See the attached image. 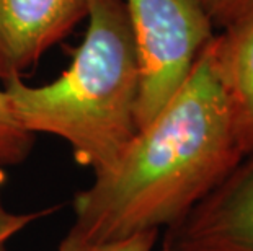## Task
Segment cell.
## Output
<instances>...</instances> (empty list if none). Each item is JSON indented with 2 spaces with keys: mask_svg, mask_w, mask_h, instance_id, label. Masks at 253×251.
Wrapping results in <instances>:
<instances>
[{
  "mask_svg": "<svg viewBox=\"0 0 253 251\" xmlns=\"http://www.w3.org/2000/svg\"><path fill=\"white\" fill-rule=\"evenodd\" d=\"M244 158L206 44L178 92L75 194L67 235L101 245L171 227Z\"/></svg>",
  "mask_w": 253,
  "mask_h": 251,
  "instance_id": "6da1fadb",
  "label": "cell"
},
{
  "mask_svg": "<svg viewBox=\"0 0 253 251\" xmlns=\"http://www.w3.org/2000/svg\"><path fill=\"white\" fill-rule=\"evenodd\" d=\"M88 26L57 78L3 92L26 131L62 139L75 162L100 173L137 132L139 64L125 0H88Z\"/></svg>",
  "mask_w": 253,
  "mask_h": 251,
  "instance_id": "7a4b0ae2",
  "label": "cell"
},
{
  "mask_svg": "<svg viewBox=\"0 0 253 251\" xmlns=\"http://www.w3.org/2000/svg\"><path fill=\"white\" fill-rule=\"evenodd\" d=\"M139 64L137 129L164 108L216 33L195 0H125Z\"/></svg>",
  "mask_w": 253,
  "mask_h": 251,
  "instance_id": "3957f363",
  "label": "cell"
},
{
  "mask_svg": "<svg viewBox=\"0 0 253 251\" xmlns=\"http://www.w3.org/2000/svg\"><path fill=\"white\" fill-rule=\"evenodd\" d=\"M169 228L162 251H253V153Z\"/></svg>",
  "mask_w": 253,
  "mask_h": 251,
  "instance_id": "277c9868",
  "label": "cell"
},
{
  "mask_svg": "<svg viewBox=\"0 0 253 251\" xmlns=\"http://www.w3.org/2000/svg\"><path fill=\"white\" fill-rule=\"evenodd\" d=\"M88 15V0H0V80L31 69Z\"/></svg>",
  "mask_w": 253,
  "mask_h": 251,
  "instance_id": "5b68a950",
  "label": "cell"
},
{
  "mask_svg": "<svg viewBox=\"0 0 253 251\" xmlns=\"http://www.w3.org/2000/svg\"><path fill=\"white\" fill-rule=\"evenodd\" d=\"M245 157L253 153V12L208 42Z\"/></svg>",
  "mask_w": 253,
  "mask_h": 251,
  "instance_id": "8992f818",
  "label": "cell"
},
{
  "mask_svg": "<svg viewBox=\"0 0 253 251\" xmlns=\"http://www.w3.org/2000/svg\"><path fill=\"white\" fill-rule=\"evenodd\" d=\"M35 136L20 124L5 92L0 90V168L23 163L33 148Z\"/></svg>",
  "mask_w": 253,
  "mask_h": 251,
  "instance_id": "52a82bcc",
  "label": "cell"
},
{
  "mask_svg": "<svg viewBox=\"0 0 253 251\" xmlns=\"http://www.w3.org/2000/svg\"><path fill=\"white\" fill-rule=\"evenodd\" d=\"M5 183H7V176H5L3 168H0V251H10V242L20 232H23L33 222L40 220V218L52 212V209H42L35 212H12L5 206L3 201Z\"/></svg>",
  "mask_w": 253,
  "mask_h": 251,
  "instance_id": "ba28073f",
  "label": "cell"
},
{
  "mask_svg": "<svg viewBox=\"0 0 253 251\" xmlns=\"http://www.w3.org/2000/svg\"><path fill=\"white\" fill-rule=\"evenodd\" d=\"M159 232H144L111 243H85L66 235L59 245V251H154Z\"/></svg>",
  "mask_w": 253,
  "mask_h": 251,
  "instance_id": "9c48e42d",
  "label": "cell"
},
{
  "mask_svg": "<svg viewBox=\"0 0 253 251\" xmlns=\"http://www.w3.org/2000/svg\"><path fill=\"white\" fill-rule=\"evenodd\" d=\"M214 28L225 30L253 12V0H195Z\"/></svg>",
  "mask_w": 253,
  "mask_h": 251,
  "instance_id": "30bf717a",
  "label": "cell"
}]
</instances>
